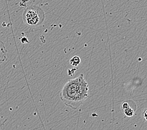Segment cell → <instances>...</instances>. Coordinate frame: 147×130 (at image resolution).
I'll use <instances>...</instances> for the list:
<instances>
[{
    "mask_svg": "<svg viewBox=\"0 0 147 130\" xmlns=\"http://www.w3.org/2000/svg\"><path fill=\"white\" fill-rule=\"evenodd\" d=\"M89 85L83 74L65 83L59 97L66 106L76 110L89 96Z\"/></svg>",
    "mask_w": 147,
    "mask_h": 130,
    "instance_id": "6da1fadb",
    "label": "cell"
},
{
    "mask_svg": "<svg viewBox=\"0 0 147 130\" xmlns=\"http://www.w3.org/2000/svg\"><path fill=\"white\" fill-rule=\"evenodd\" d=\"M45 18V13L43 10L35 5L28 6L23 13L24 23L30 26L40 25L44 22Z\"/></svg>",
    "mask_w": 147,
    "mask_h": 130,
    "instance_id": "7a4b0ae2",
    "label": "cell"
},
{
    "mask_svg": "<svg viewBox=\"0 0 147 130\" xmlns=\"http://www.w3.org/2000/svg\"><path fill=\"white\" fill-rule=\"evenodd\" d=\"M134 103L133 101H127L121 104V108L123 111L124 114L128 117H131L135 115V110L136 109V104L131 106V104Z\"/></svg>",
    "mask_w": 147,
    "mask_h": 130,
    "instance_id": "3957f363",
    "label": "cell"
},
{
    "mask_svg": "<svg viewBox=\"0 0 147 130\" xmlns=\"http://www.w3.org/2000/svg\"><path fill=\"white\" fill-rule=\"evenodd\" d=\"M7 50L5 44L0 41V65L6 59Z\"/></svg>",
    "mask_w": 147,
    "mask_h": 130,
    "instance_id": "277c9868",
    "label": "cell"
},
{
    "mask_svg": "<svg viewBox=\"0 0 147 130\" xmlns=\"http://www.w3.org/2000/svg\"><path fill=\"white\" fill-rule=\"evenodd\" d=\"M80 62H81V59L78 56H74L69 60V63L73 66H77L80 64Z\"/></svg>",
    "mask_w": 147,
    "mask_h": 130,
    "instance_id": "5b68a950",
    "label": "cell"
}]
</instances>
